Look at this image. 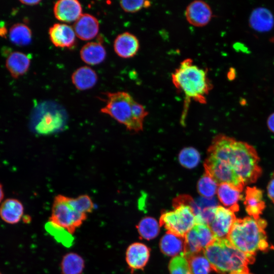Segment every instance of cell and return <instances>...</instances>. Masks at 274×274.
I'll return each mask as SVG.
<instances>
[{
    "mask_svg": "<svg viewBox=\"0 0 274 274\" xmlns=\"http://www.w3.org/2000/svg\"><path fill=\"white\" fill-rule=\"evenodd\" d=\"M208 152L209 156L232 169L245 185L255 183L262 174L258 155L247 143L219 134L214 139Z\"/></svg>",
    "mask_w": 274,
    "mask_h": 274,
    "instance_id": "6da1fadb",
    "label": "cell"
},
{
    "mask_svg": "<svg viewBox=\"0 0 274 274\" xmlns=\"http://www.w3.org/2000/svg\"><path fill=\"white\" fill-rule=\"evenodd\" d=\"M266 224L260 218L236 219L226 238L241 252L255 256L257 251L266 252L271 248L265 231Z\"/></svg>",
    "mask_w": 274,
    "mask_h": 274,
    "instance_id": "7a4b0ae2",
    "label": "cell"
},
{
    "mask_svg": "<svg viewBox=\"0 0 274 274\" xmlns=\"http://www.w3.org/2000/svg\"><path fill=\"white\" fill-rule=\"evenodd\" d=\"M203 254L212 269L220 274L249 271L248 265L254 262L255 256L241 252L227 238H216Z\"/></svg>",
    "mask_w": 274,
    "mask_h": 274,
    "instance_id": "3957f363",
    "label": "cell"
},
{
    "mask_svg": "<svg viewBox=\"0 0 274 274\" xmlns=\"http://www.w3.org/2000/svg\"><path fill=\"white\" fill-rule=\"evenodd\" d=\"M175 87L185 95L186 101L191 99L205 104L206 97L213 86L208 76L207 70L194 64L191 58L183 60L172 75Z\"/></svg>",
    "mask_w": 274,
    "mask_h": 274,
    "instance_id": "277c9868",
    "label": "cell"
},
{
    "mask_svg": "<svg viewBox=\"0 0 274 274\" xmlns=\"http://www.w3.org/2000/svg\"><path fill=\"white\" fill-rule=\"evenodd\" d=\"M195 202L188 195H180L173 200V211L163 212L160 218V226L167 232L184 237L196 223L193 211Z\"/></svg>",
    "mask_w": 274,
    "mask_h": 274,
    "instance_id": "5b68a950",
    "label": "cell"
},
{
    "mask_svg": "<svg viewBox=\"0 0 274 274\" xmlns=\"http://www.w3.org/2000/svg\"><path fill=\"white\" fill-rule=\"evenodd\" d=\"M106 95V105L101 109V113L109 115L130 130L137 132L143 129V124L134 117L136 101L128 92H108Z\"/></svg>",
    "mask_w": 274,
    "mask_h": 274,
    "instance_id": "8992f818",
    "label": "cell"
},
{
    "mask_svg": "<svg viewBox=\"0 0 274 274\" xmlns=\"http://www.w3.org/2000/svg\"><path fill=\"white\" fill-rule=\"evenodd\" d=\"M87 215L77 211L70 203L68 197L58 194L54 198L49 221L73 234L86 220Z\"/></svg>",
    "mask_w": 274,
    "mask_h": 274,
    "instance_id": "52a82bcc",
    "label": "cell"
},
{
    "mask_svg": "<svg viewBox=\"0 0 274 274\" xmlns=\"http://www.w3.org/2000/svg\"><path fill=\"white\" fill-rule=\"evenodd\" d=\"M216 238L208 224H195L184 237L183 256L185 257L203 252L204 249Z\"/></svg>",
    "mask_w": 274,
    "mask_h": 274,
    "instance_id": "ba28073f",
    "label": "cell"
},
{
    "mask_svg": "<svg viewBox=\"0 0 274 274\" xmlns=\"http://www.w3.org/2000/svg\"><path fill=\"white\" fill-rule=\"evenodd\" d=\"M205 173L211 176L219 185L227 183L242 192L245 186L243 180L230 167L211 156L204 163Z\"/></svg>",
    "mask_w": 274,
    "mask_h": 274,
    "instance_id": "9c48e42d",
    "label": "cell"
},
{
    "mask_svg": "<svg viewBox=\"0 0 274 274\" xmlns=\"http://www.w3.org/2000/svg\"><path fill=\"white\" fill-rule=\"evenodd\" d=\"M236 219L233 212L219 206L215 208L214 219L209 226L216 238H226Z\"/></svg>",
    "mask_w": 274,
    "mask_h": 274,
    "instance_id": "30bf717a",
    "label": "cell"
},
{
    "mask_svg": "<svg viewBox=\"0 0 274 274\" xmlns=\"http://www.w3.org/2000/svg\"><path fill=\"white\" fill-rule=\"evenodd\" d=\"M185 15L187 21L192 25L202 27L210 22L213 17V12L207 3L196 0L187 6Z\"/></svg>",
    "mask_w": 274,
    "mask_h": 274,
    "instance_id": "8fae6325",
    "label": "cell"
},
{
    "mask_svg": "<svg viewBox=\"0 0 274 274\" xmlns=\"http://www.w3.org/2000/svg\"><path fill=\"white\" fill-rule=\"evenodd\" d=\"M50 39L57 47L71 48L76 42L75 32L71 26L64 23H55L49 29Z\"/></svg>",
    "mask_w": 274,
    "mask_h": 274,
    "instance_id": "7c38bea8",
    "label": "cell"
},
{
    "mask_svg": "<svg viewBox=\"0 0 274 274\" xmlns=\"http://www.w3.org/2000/svg\"><path fill=\"white\" fill-rule=\"evenodd\" d=\"M55 18L67 23L76 21L81 16L82 8L77 0H60L56 2L53 8Z\"/></svg>",
    "mask_w": 274,
    "mask_h": 274,
    "instance_id": "4fadbf2b",
    "label": "cell"
},
{
    "mask_svg": "<svg viewBox=\"0 0 274 274\" xmlns=\"http://www.w3.org/2000/svg\"><path fill=\"white\" fill-rule=\"evenodd\" d=\"M139 48V40L135 36L129 32L119 34L114 42L115 53L123 58H129L135 56Z\"/></svg>",
    "mask_w": 274,
    "mask_h": 274,
    "instance_id": "5bb4252c",
    "label": "cell"
},
{
    "mask_svg": "<svg viewBox=\"0 0 274 274\" xmlns=\"http://www.w3.org/2000/svg\"><path fill=\"white\" fill-rule=\"evenodd\" d=\"M74 30L80 39L88 41L94 38L98 33L99 22L96 18L89 14H82L75 22Z\"/></svg>",
    "mask_w": 274,
    "mask_h": 274,
    "instance_id": "9a60e30c",
    "label": "cell"
},
{
    "mask_svg": "<svg viewBox=\"0 0 274 274\" xmlns=\"http://www.w3.org/2000/svg\"><path fill=\"white\" fill-rule=\"evenodd\" d=\"M149 257V248L140 243L131 244L126 252V261L132 271L143 269L148 261Z\"/></svg>",
    "mask_w": 274,
    "mask_h": 274,
    "instance_id": "2e32d148",
    "label": "cell"
},
{
    "mask_svg": "<svg viewBox=\"0 0 274 274\" xmlns=\"http://www.w3.org/2000/svg\"><path fill=\"white\" fill-rule=\"evenodd\" d=\"M244 203L246 211L250 217L259 218L265 207L262 191L256 187H247Z\"/></svg>",
    "mask_w": 274,
    "mask_h": 274,
    "instance_id": "e0dca14e",
    "label": "cell"
},
{
    "mask_svg": "<svg viewBox=\"0 0 274 274\" xmlns=\"http://www.w3.org/2000/svg\"><path fill=\"white\" fill-rule=\"evenodd\" d=\"M30 62L29 55L21 52L14 51L7 56L6 67L11 76L17 79L28 71Z\"/></svg>",
    "mask_w": 274,
    "mask_h": 274,
    "instance_id": "ac0fdd59",
    "label": "cell"
},
{
    "mask_svg": "<svg viewBox=\"0 0 274 274\" xmlns=\"http://www.w3.org/2000/svg\"><path fill=\"white\" fill-rule=\"evenodd\" d=\"M250 26L258 32H267L274 26L272 13L267 8H257L253 10L249 18Z\"/></svg>",
    "mask_w": 274,
    "mask_h": 274,
    "instance_id": "d6986e66",
    "label": "cell"
},
{
    "mask_svg": "<svg viewBox=\"0 0 274 274\" xmlns=\"http://www.w3.org/2000/svg\"><path fill=\"white\" fill-rule=\"evenodd\" d=\"M241 192L236 188L227 183L219 184L217 191L220 201L233 212L239 210L238 202L242 198Z\"/></svg>",
    "mask_w": 274,
    "mask_h": 274,
    "instance_id": "ffe728a7",
    "label": "cell"
},
{
    "mask_svg": "<svg viewBox=\"0 0 274 274\" xmlns=\"http://www.w3.org/2000/svg\"><path fill=\"white\" fill-rule=\"evenodd\" d=\"M24 212L22 203L18 199L8 198L0 206V217L9 224H16L21 220Z\"/></svg>",
    "mask_w": 274,
    "mask_h": 274,
    "instance_id": "44dd1931",
    "label": "cell"
},
{
    "mask_svg": "<svg viewBox=\"0 0 274 274\" xmlns=\"http://www.w3.org/2000/svg\"><path fill=\"white\" fill-rule=\"evenodd\" d=\"M97 80L96 72L87 66L77 68L72 75V83L79 90L91 89L96 84Z\"/></svg>",
    "mask_w": 274,
    "mask_h": 274,
    "instance_id": "7402d4cb",
    "label": "cell"
},
{
    "mask_svg": "<svg viewBox=\"0 0 274 274\" xmlns=\"http://www.w3.org/2000/svg\"><path fill=\"white\" fill-rule=\"evenodd\" d=\"M82 60L90 65H96L103 62L106 57V51L100 42H89L84 45L80 52Z\"/></svg>",
    "mask_w": 274,
    "mask_h": 274,
    "instance_id": "603a6c76",
    "label": "cell"
},
{
    "mask_svg": "<svg viewBox=\"0 0 274 274\" xmlns=\"http://www.w3.org/2000/svg\"><path fill=\"white\" fill-rule=\"evenodd\" d=\"M185 245L184 237H182L169 232L164 235L160 242V248L165 255L175 256L183 254Z\"/></svg>",
    "mask_w": 274,
    "mask_h": 274,
    "instance_id": "cb8c5ba5",
    "label": "cell"
},
{
    "mask_svg": "<svg viewBox=\"0 0 274 274\" xmlns=\"http://www.w3.org/2000/svg\"><path fill=\"white\" fill-rule=\"evenodd\" d=\"M9 37L11 42L17 46H26L31 41L32 32L27 25L17 23L10 28Z\"/></svg>",
    "mask_w": 274,
    "mask_h": 274,
    "instance_id": "d4e9b609",
    "label": "cell"
},
{
    "mask_svg": "<svg viewBox=\"0 0 274 274\" xmlns=\"http://www.w3.org/2000/svg\"><path fill=\"white\" fill-rule=\"evenodd\" d=\"M84 266L83 258L73 252L65 254L61 262L62 274H82Z\"/></svg>",
    "mask_w": 274,
    "mask_h": 274,
    "instance_id": "484cf974",
    "label": "cell"
},
{
    "mask_svg": "<svg viewBox=\"0 0 274 274\" xmlns=\"http://www.w3.org/2000/svg\"><path fill=\"white\" fill-rule=\"evenodd\" d=\"M192 274H209L212 269L203 252L185 257Z\"/></svg>",
    "mask_w": 274,
    "mask_h": 274,
    "instance_id": "4316f807",
    "label": "cell"
},
{
    "mask_svg": "<svg viewBox=\"0 0 274 274\" xmlns=\"http://www.w3.org/2000/svg\"><path fill=\"white\" fill-rule=\"evenodd\" d=\"M140 236L147 240L156 237L159 232V225L153 218L147 217L142 219L136 226Z\"/></svg>",
    "mask_w": 274,
    "mask_h": 274,
    "instance_id": "83f0119b",
    "label": "cell"
},
{
    "mask_svg": "<svg viewBox=\"0 0 274 274\" xmlns=\"http://www.w3.org/2000/svg\"><path fill=\"white\" fill-rule=\"evenodd\" d=\"M45 228L58 242L64 246L70 247L73 244L74 237L65 229L50 221L46 223Z\"/></svg>",
    "mask_w": 274,
    "mask_h": 274,
    "instance_id": "f1b7e54d",
    "label": "cell"
},
{
    "mask_svg": "<svg viewBox=\"0 0 274 274\" xmlns=\"http://www.w3.org/2000/svg\"><path fill=\"white\" fill-rule=\"evenodd\" d=\"M218 184L208 174H205L199 180L197 183L198 193L207 198H211L217 193Z\"/></svg>",
    "mask_w": 274,
    "mask_h": 274,
    "instance_id": "f546056e",
    "label": "cell"
},
{
    "mask_svg": "<svg viewBox=\"0 0 274 274\" xmlns=\"http://www.w3.org/2000/svg\"><path fill=\"white\" fill-rule=\"evenodd\" d=\"M200 156L199 152L194 148L187 147L183 149L179 155V160L185 167L192 168L199 163Z\"/></svg>",
    "mask_w": 274,
    "mask_h": 274,
    "instance_id": "4dcf8cb0",
    "label": "cell"
},
{
    "mask_svg": "<svg viewBox=\"0 0 274 274\" xmlns=\"http://www.w3.org/2000/svg\"><path fill=\"white\" fill-rule=\"evenodd\" d=\"M71 206L78 212L87 215L91 213L94 204L91 198L86 194L81 195L76 198L68 197Z\"/></svg>",
    "mask_w": 274,
    "mask_h": 274,
    "instance_id": "1f68e13d",
    "label": "cell"
},
{
    "mask_svg": "<svg viewBox=\"0 0 274 274\" xmlns=\"http://www.w3.org/2000/svg\"><path fill=\"white\" fill-rule=\"evenodd\" d=\"M168 269L170 274H192L186 259L182 255L174 257L170 261Z\"/></svg>",
    "mask_w": 274,
    "mask_h": 274,
    "instance_id": "d6a6232c",
    "label": "cell"
},
{
    "mask_svg": "<svg viewBox=\"0 0 274 274\" xmlns=\"http://www.w3.org/2000/svg\"><path fill=\"white\" fill-rule=\"evenodd\" d=\"M119 4L121 8L127 13H135L151 6V3L149 1H121Z\"/></svg>",
    "mask_w": 274,
    "mask_h": 274,
    "instance_id": "836d02e7",
    "label": "cell"
},
{
    "mask_svg": "<svg viewBox=\"0 0 274 274\" xmlns=\"http://www.w3.org/2000/svg\"><path fill=\"white\" fill-rule=\"evenodd\" d=\"M271 175V179L267 186V192L268 197L274 203V172Z\"/></svg>",
    "mask_w": 274,
    "mask_h": 274,
    "instance_id": "e575fe53",
    "label": "cell"
},
{
    "mask_svg": "<svg viewBox=\"0 0 274 274\" xmlns=\"http://www.w3.org/2000/svg\"><path fill=\"white\" fill-rule=\"evenodd\" d=\"M234 49L238 52H242L244 53H249L250 51L247 47L244 44L237 42L234 44Z\"/></svg>",
    "mask_w": 274,
    "mask_h": 274,
    "instance_id": "d590c367",
    "label": "cell"
},
{
    "mask_svg": "<svg viewBox=\"0 0 274 274\" xmlns=\"http://www.w3.org/2000/svg\"><path fill=\"white\" fill-rule=\"evenodd\" d=\"M267 125L269 130L274 133V113L270 114L268 117Z\"/></svg>",
    "mask_w": 274,
    "mask_h": 274,
    "instance_id": "8d00e7d4",
    "label": "cell"
},
{
    "mask_svg": "<svg viewBox=\"0 0 274 274\" xmlns=\"http://www.w3.org/2000/svg\"><path fill=\"white\" fill-rule=\"evenodd\" d=\"M236 76V72L233 67H231L227 73V78L230 81L233 80Z\"/></svg>",
    "mask_w": 274,
    "mask_h": 274,
    "instance_id": "74e56055",
    "label": "cell"
},
{
    "mask_svg": "<svg viewBox=\"0 0 274 274\" xmlns=\"http://www.w3.org/2000/svg\"><path fill=\"white\" fill-rule=\"evenodd\" d=\"M20 2L25 5L27 6H35L39 4V3L41 2V1H37V0H31V1H23L21 0L20 1Z\"/></svg>",
    "mask_w": 274,
    "mask_h": 274,
    "instance_id": "f35d334b",
    "label": "cell"
},
{
    "mask_svg": "<svg viewBox=\"0 0 274 274\" xmlns=\"http://www.w3.org/2000/svg\"><path fill=\"white\" fill-rule=\"evenodd\" d=\"M7 33V30L5 26L0 27V36L4 37L6 36Z\"/></svg>",
    "mask_w": 274,
    "mask_h": 274,
    "instance_id": "ab89813d",
    "label": "cell"
},
{
    "mask_svg": "<svg viewBox=\"0 0 274 274\" xmlns=\"http://www.w3.org/2000/svg\"><path fill=\"white\" fill-rule=\"evenodd\" d=\"M4 196V193L2 184L0 183V202L3 200Z\"/></svg>",
    "mask_w": 274,
    "mask_h": 274,
    "instance_id": "60d3db41",
    "label": "cell"
},
{
    "mask_svg": "<svg viewBox=\"0 0 274 274\" xmlns=\"http://www.w3.org/2000/svg\"><path fill=\"white\" fill-rule=\"evenodd\" d=\"M229 274H251V273H249V271H247V272H234V273H231Z\"/></svg>",
    "mask_w": 274,
    "mask_h": 274,
    "instance_id": "b9f144b4",
    "label": "cell"
},
{
    "mask_svg": "<svg viewBox=\"0 0 274 274\" xmlns=\"http://www.w3.org/2000/svg\"><path fill=\"white\" fill-rule=\"evenodd\" d=\"M0 274H2V273H1L0 272Z\"/></svg>",
    "mask_w": 274,
    "mask_h": 274,
    "instance_id": "7bdbcfd3",
    "label": "cell"
}]
</instances>
